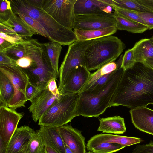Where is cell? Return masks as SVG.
I'll use <instances>...</instances> for the list:
<instances>
[{
    "instance_id": "44",
    "label": "cell",
    "mask_w": 153,
    "mask_h": 153,
    "mask_svg": "<svg viewBox=\"0 0 153 153\" xmlns=\"http://www.w3.org/2000/svg\"><path fill=\"white\" fill-rule=\"evenodd\" d=\"M0 32L14 36L20 37L12 29L1 23H0Z\"/></svg>"
},
{
    "instance_id": "31",
    "label": "cell",
    "mask_w": 153,
    "mask_h": 153,
    "mask_svg": "<svg viewBox=\"0 0 153 153\" xmlns=\"http://www.w3.org/2000/svg\"><path fill=\"white\" fill-rule=\"evenodd\" d=\"M45 148L42 139L35 131L28 143L25 153H45Z\"/></svg>"
},
{
    "instance_id": "32",
    "label": "cell",
    "mask_w": 153,
    "mask_h": 153,
    "mask_svg": "<svg viewBox=\"0 0 153 153\" xmlns=\"http://www.w3.org/2000/svg\"><path fill=\"white\" fill-rule=\"evenodd\" d=\"M22 40L12 44L4 52L10 57L16 60L25 56L24 49L22 43Z\"/></svg>"
},
{
    "instance_id": "18",
    "label": "cell",
    "mask_w": 153,
    "mask_h": 153,
    "mask_svg": "<svg viewBox=\"0 0 153 153\" xmlns=\"http://www.w3.org/2000/svg\"><path fill=\"white\" fill-rule=\"evenodd\" d=\"M45 146H51L59 153H66L65 144L60 134L59 127L40 126L36 131Z\"/></svg>"
},
{
    "instance_id": "27",
    "label": "cell",
    "mask_w": 153,
    "mask_h": 153,
    "mask_svg": "<svg viewBox=\"0 0 153 153\" xmlns=\"http://www.w3.org/2000/svg\"><path fill=\"white\" fill-rule=\"evenodd\" d=\"M123 57L122 55L116 62L107 64L97 69L95 72L91 73L87 82L80 92L87 90L96 81L103 76L120 68Z\"/></svg>"
},
{
    "instance_id": "38",
    "label": "cell",
    "mask_w": 153,
    "mask_h": 153,
    "mask_svg": "<svg viewBox=\"0 0 153 153\" xmlns=\"http://www.w3.org/2000/svg\"><path fill=\"white\" fill-rule=\"evenodd\" d=\"M131 153H153V142L145 144L137 145Z\"/></svg>"
},
{
    "instance_id": "6",
    "label": "cell",
    "mask_w": 153,
    "mask_h": 153,
    "mask_svg": "<svg viewBox=\"0 0 153 153\" xmlns=\"http://www.w3.org/2000/svg\"><path fill=\"white\" fill-rule=\"evenodd\" d=\"M0 71L8 77L14 89L13 98L8 107L15 110L19 107H25L27 101L25 96L26 88L30 81L27 74L16 63L0 64Z\"/></svg>"
},
{
    "instance_id": "48",
    "label": "cell",
    "mask_w": 153,
    "mask_h": 153,
    "mask_svg": "<svg viewBox=\"0 0 153 153\" xmlns=\"http://www.w3.org/2000/svg\"><path fill=\"white\" fill-rule=\"evenodd\" d=\"M0 140V153H6L7 146L1 139Z\"/></svg>"
},
{
    "instance_id": "7",
    "label": "cell",
    "mask_w": 153,
    "mask_h": 153,
    "mask_svg": "<svg viewBox=\"0 0 153 153\" xmlns=\"http://www.w3.org/2000/svg\"><path fill=\"white\" fill-rule=\"evenodd\" d=\"M94 39L76 41L68 46V48L59 70V82L58 88L59 91L64 86L71 71L79 65L86 66L84 53Z\"/></svg>"
},
{
    "instance_id": "26",
    "label": "cell",
    "mask_w": 153,
    "mask_h": 153,
    "mask_svg": "<svg viewBox=\"0 0 153 153\" xmlns=\"http://www.w3.org/2000/svg\"><path fill=\"white\" fill-rule=\"evenodd\" d=\"M53 72L57 78L59 75L58 64L62 47L59 43L51 41L43 44Z\"/></svg>"
},
{
    "instance_id": "4",
    "label": "cell",
    "mask_w": 153,
    "mask_h": 153,
    "mask_svg": "<svg viewBox=\"0 0 153 153\" xmlns=\"http://www.w3.org/2000/svg\"><path fill=\"white\" fill-rule=\"evenodd\" d=\"M125 48L123 41L112 35L94 39L84 53L87 68L89 71L97 70L114 62Z\"/></svg>"
},
{
    "instance_id": "47",
    "label": "cell",
    "mask_w": 153,
    "mask_h": 153,
    "mask_svg": "<svg viewBox=\"0 0 153 153\" xmlns=\"http://www.w3.org/2000/svg\"><path fill=\"white\" fill-rule=\"evenodd\" d=\"M45 153H59L56 150L52 147L45 146Z\"/></svg>"
},
{
    "instance_id": "25",
    "label": "cell",
    "mask_w": 153,
    "mask_h": 153,
    "mask_svg": "<svg viewBox=\"0 0 153 153\" xmlns=\"http://www.w3.org/2000/svg\"><path fill=\"white\" fill-rule=\"evenodd\" d=\"M14 94V89L11 82L6 75L0 71V106L8 107Z\"/></svg>"
},
{
    "instance_id": "36",
    "label": "cell",
    "mask_w": 153,
    "mask_h": 153,
    "mask_svg": "<svg viewBox=\"0 0 153 153\" xmlns=\"http://www.w3.org/2000/svg\"><path fill=\"white\" fill-rule=\"evenodd\" d=\"M46 88H42L29 81L26 87L25 93V96L27 100L30 101L35 98L41 91Z\"/></svg>"
},
{
    "instance_id": "11",
    "label": "cell",
    "mask_w": 153,
    "mask_h": 153,
    "mask_svg": "<svg viewBox=\"0 0 153 153\" xmlns=\"http://www.w3.org/2000/svg\"><path fill=\"white\" fill-rule=\"evenodd\" d=\"M91 73L86 66H77L69 73L60 94H79L88 80Z\"/></svg>"
},
{
    "instance_id": "39",
    "label": "cell",
    "mask_w": 153,
    "mask_h": 153,
    "mask_svg": "<svg viewBox=\"0 0 153 153\" xmlns=\"http://www.w3.org/2000/svg\"><path fill=\"white\" fill-rule=\"evenodd\" d=\"M0 17H3L8 15L12 9L10 1L0 0Z\"/></svg>"
},
{
    "instance_id": "2",
    "label": "cell",
    "mask_w": 153,
    "mask_h": 153,
    "mask_svg": "<svg viewBox=\"0 0 153 153\" xmlns=\"http://www.w3.org/2000/svg\"><path fill=\"white\" fill-rule=\"evenodd\" d=\"M10 1L14 13L25 15L36 20L45 30L51 41L69 46L77 40L72 30L60 25L41 7L32 5L27 0Z\"/></svg>"
},
{
    "instance_id": "40",
    "label": "cell",
    "mask_w": 153,
    "mask_h": 153,
    "mask_svg": "<svg viewBox=\"0 0 153 153\" xmlns=\"http://www.w3.org/2000/svg\"><path fill=\"white\" fill-rule=\"evenodd\" d=\"M33 62L32 59L28 56H24L19 59L16 60V64L23 69L29 68Z\"/></svg>"
},
{
    "instance_id": "5",
    "label": "cell",
    "mask_w": 153,
    "mask_h": 153,
    "mask_svg": "<svg viewBox=\"0 0 153 153\" xmlns=\"http://www.w3.org/2000/svg\"><path fill=\"white\" fill-rule=\"evenodd\" d=\"M79 98V94H61L59 98L40 117L38 125L59 127L67 124L74 117L78 116L77 107Z\"/></svg>"
},
{
    "instance_id": "33",
    "label": "cell",
    "mask_w": 153,
    "mask_h": 153,
    "mask_svg": "<svg viewBox=\"0 0 153 153\" xmlns=\"http://www.w3.org/2000/svg\"><path fill=\"white\" fill-rule=\"evenodd\" d=\"M115 71L106 74L97 79L88 89L85 91L91 94H95L98 92L105 85L112 76Z\"/></svg>"
},
{
    "instance_id": "49",
    "label": "cell",
    "mask_w": 153,
    "mask_h": 153,
    "mask_svg": "<svg viewBox=\"0 0 153 153\" xmlns=\"http://www.w3.org/2000/svg\"><path fill=\"white\" fill-rule=\"evenodd\" d=\"M144 62L153 68V58L148 59Z\"/></svg>"
},
{
    "instance_id": "46",
    "label": "cell",
    "mask_w": 153,
    "mask_h": 153,
    "mask_svg": "<svg viewBox=\"0 0 153 153\" xmlns=\"http://www.w3.org/2000/svg\"><path fill=\"white\" fill-rule=\"evenodd\" d=\"M12 44L0 37V51L4 52Z\"/></svg>"
},
{
    "instance_id": "24",
    "label": "cell",
    "mask_w": 153,
    "mask_h": 153,
    "mask_svg": "<svg viewBox=\"0 0 153 153\" xmlns=\"http://www.w3.org/2000/svg\"><path fill=\"white\" fill-rule=\"evenodd\" d=\"M113 16L116 22V27L117 30H126L132 33H142L148 29L145 25L123 17L115 12Z\"/></svg>"
},
{
    "instance_id": "35",
    "label": "cell",
    "mask_w": 153,
    "mask_h": 153,
    "mask_svg": "<svg viewBox=\"0 0 153 153\" xmlns=\"http://www.w3.org/2000/svg\"><path fill=\"white\" fill-rule=\"evenodd\" d=\"M136 63L133 50L129 49L126 51L123 56L121 68L125 71L133 67Z\"/></svg>"
},
{
    "instance_id": "19",
    "label": "cell",
    "mask_w": 153,
    "mask_h": 153,
    "mask_svg": "<svg viewBox=\"0 0 153 153\" xmlns=\"http://www.w3.org/2000/svg\"><path fill=\"white\" fill-rule=\"evenodd\" d=\"M142 140L138 137L101 133L94 136L87 143H113L126 147L139 143Z\"/></svg>"
},
{
    "instance_id": "51",
    "label": "cell",
    "mask_w": 153,
    "mask_h": 153,
    "mask_svg": "<svg viewBox=\"0 0 153 153\" xmlns=\"http://www.w3.org/2000/svg\"><path fill=\"white\" fill-rule=\"evenodd\" d=\"M87 153H97L93 151H89Z\"/></svg>"
},
{
    "instance_id": "21",
    "label": "cell",
    "mask_w": 153,
    "mask_h": 153,
    "mask_svg": "<svg viewBox=\"0 0 153 153\" xmlns=\"http://www.w3.org/2000/svg\"><path fill=\"white\" fill-rule=\"evenodd\" d=\"M0 23L10 27L23 38H31L33 35L25 23L12 10L8 16L0 19Z\"/></svg>"
},
{
    "instance_id": "16",
    "label": "cell",
    "mask_w": 153,
    "mask_h": 153,
    "mask_svg": "<svg viewBox=\"0 0 153 153\" xmlns=\"http://www.w3.org/2000/svg\"><path fill=\"white\" fill-rule=\"evenodd\" d=\"M111 6L101 0H76L74 5L76 16L90 14H112Z\"/></svg>"
},
{
    "instance_id": "30",
    "label": "cell",
    "mask_w": 153,
    "mask_h": 153,
    "mask_svg": "<svg viewBox=\"0 0 153 153\" xmlns=\"http://www.w3.org/2000/svg\"><path fill=\"white\" fill-rule=\"evenodd\" d=\"M120 8L140 12L150 11L142 6L136 0H112L111 6Z\"/></svg>"
},
{
    "instance_id": "29",
    "label": "cell",
    "mask_w": 153,
    "mask_h": 153,
    "mask_svg": "<svg viewBox=\"0 0 153 153\" xmlns=\"http://www.w3.org/2000/svg\"><path fill=\"white\" fill-rule=\"evenodd\" d=\"M25 23L26 25L33 33V35H40L49 40L50 38L44 28L36 20L25 15L14 13Z\"/></svg>"
},
{
    "instance_id": "42",
    "label": "cell",
    "mask_w": 153,
    "mask_h": 153,
    "mask_svg": "<svg viewBox=\"0 0 153 153\" xmlns=\"http://www.w3.org/2000/svg\"><path fill=\"white\" fill-rule=\"evenodd\" d=\"M15 60L8 56L5 52L0 51V64L8 65L16 63Z\"/></svg>"
},
{
    "instance_id": "14",
    "label": "cell",
    "mask_w": 153,
    "mask_h": 153,
    "mask_svg": "<svg viewBox=\"0 0 153 153\" xmlns=\"http://www.w3.org/2000/svg\"><path fill=\"white\" fill-rule=\"evenodd\" d=\"M35 132L27 125L17 128L9 141L6 153H25L28 143Z\"/></svg>"
},
{
    "instance_id": "22",
    "label": "cell",
    "mask_w": 153,
    "mask_h": 153,
    "mask_svg": "<svg viewBox=\"0 0 153 153\" xmlns=\"http://www.w3.org/2000/svg\"><path fill=\"white\" fill-rule=\"evenodd\" d=\"M132 49L136 62H143L148 59L153 58V36L140 40Z\"/></svg>"
},
{
    "instance_id": "17",
    "label": "cell",
    "mask_w": 153,
    "mask_h": 153,
    "mask_svg": "<svg viewBox=\"0 0 153 153\" xmlns=\"http://www.w3.org/2000/svg\"><path fill=\"white\" fill-rule=\"evenodd\" d=\"M22 43L24 49L25 56L30 57L32 63L50 64L43 44L39 42L37 39L31 38L24 39Z\"/></svg>"
},
{
    "instance_id": "3",
    "label": "cell",
    "mask_w": 153,
    "mask_h": 153,
    "mask_svg": "<svg viewBox=\"0 0 153 153\" xmlns=\"http://www.w3.org/2000/svg\"><path fill=\"white\" fill-rule=\"evenodd\" d=\"M123 71L121 67L115 70L107 83L97 93L91 94L84 91L79 94L78 116L97 117L102 114L109 107Z\"/></svg>"
},
{
    "instance_id": "37",
    "label": "cell",
    "mask_w": 153,
    "mask_h": 153,
    "mask_svg": "<svg viewBox=\"0 0 153 153\" xmlns=\"http://www.w3.org/2000/svg\"><path fill=\"white\" fill-rule=\"evenodd\" d=\"M137 13L144 22L148 29H153V11H145L137 12Z\"/></svg>"
},
{
    "instance_id": "1",
    "label": "cell",
    "mask_w": 153,
    "mask_h": 153,
    "mask_svg": "<svg viewBox=\"0 0 153 153\" xmlns=\"http://www.w3.org/2000/svg\"><path fill=\"white\" fill-rule=\"evenodd\" d=\"M153 105V68L145 62H136L123 73L109 107L131 109Z\"/></svg>"
},
{
    "instance_id": "28",
    "label": "cell",
    "mask_w": 153,
    "mask_h": 153,
    "mask_svg": "<svg viewBox=\"0 0 153 153\" xmlns=\"http://www.w3.org/2000/svg\"><path fill=\"white\" fill-rule=\"evenodd\" d=\"M125 147L119 144L113 143H87L86 146L88 150L97 153H113Z\"/></svg>"
},
{
    "instance_id": "45",
    "label": "cell",
    "mask_w": 153,
    "mask_h": 153,
    "mask_svg": "<svg viewBox=\"0 0 153 153\" xmlns=\"http://www.w3.org/2000/svg\"><path fill=\"white\" fill-rule=\"evenodd\" d=\"M142 6L153 11V0H136Z\"/></svg>"
},
{
    "instance_id": "20",
    "label": "cell",
    "mask_w": 153,
    "mask_h": 153,
    "mask_svg": "<svg viewBox=\"0 0 153 153\" xmlns=\"http://www.w3.org/2000/svg\"><path fill=\"white\" fill-rule=\"evenodd\" d=\"M99 120L100 124L97 131L116 134H123L126 131L124 119L120 116L102 118Z\"/></svg>"
},
{
    "instance_id": "15",
    "label": "cell",
    "mask_w": 153,
    "mask_h": 153,
    "mask_svg": "<svg viewBox=\"0 0 153 153\" xmlns=\"http://www.w3.org/2000/svg\"><path fill=\"white\" fill-rule=\"evenodd\" d=\"M129 112L137 129L153 135V109L144 107L131 109Z\"/></svg>"
},
{
    "instance_id": "10",
    "label": "cell",
    "mask_w": 153,
    "mask_h": 153,
    "mask_svg": "<svg viewBox=\"0 0 153 153\" xmlns=\"http://www.w3.org/2000/svg\"><path fill=\"white\" fill-rule=\"evenodd\" d=\"M116 27L115 18L112 14H90L77 16L73 29L82 30L102 29Z\"/></svg>"
},
{
    "instance_id": "34",
    "label": "cell",
    "mask_w": 153,
    "mask_h": 153,
    "mask_svg": "<svg viewBox=\"0 0 153 153\" xmlns=\"http://www.w3.org/2000/svg\"><path fill=\"white\" fill-rule=\"evenodd\" d=\"M112 8L113 9L115 10L114 12L118 15L126 19L137 22L145 25L144 22L138 15L137 12L123 9L114 7H112Z\"/></svg>"
},
{
    "instance_id": "50",
    "label": "cell",
    "mask_w": 153,
    "mask_h": 153,
    "mask_svg": "<svg viewBox=\"0 0 153 153\" xmlns=\"http://www.w3.org/2000/svg\"><path fill=\"white\" fill-rule=\"evenodd\" d=\"M65 153H73L70 150V149L69 148V147L65 144Z\"/></svg>"
},
{
    "instance_id": "43",
    "label": "cell",
    "mask_w": 153,
    "mask_h": 153,
    "mask_svg": "<svg viewBox=\"0 0 153 153\" xmlns=\"http://www.w3.org/2000/svg\"><path fill=\"white\" fill-rule=\"evenodd\" d=\"M0 37L12 44L16 43L24 39L21 37L13 36L2 32H0Z\"/></svg>"
},
{
    "instance_id": "41",
    "label": "cell",
    "mask_w": 153,
    "mask_h": 153,
    "mask_svg": "<svg viewBox=\"0 0 153 153\" xmlns=\"http://www.w3.org/2000/svg\"><path fill=\"white\" fill-rule=\"evenodd\" d=\"M56 80L55 78H53L50 80L48 83L47 88L53 95L59 97L61 94L57 88Z\"/></svg>"
},
{
    "instance_id": "13",
    "label": "cell",
    "mask_w": 153,
    "mask_h": 153,
    "mask_svg": "<svg viewBox=\"0 0 153 153\" xmlns=\"http://www.w3.org/2000/svg\"><path fill=\"white\" fill-rule=\"evenodd\" d=\"M60 97H57L52 94L48 90L47 87L41 91L30 101L31 104L28 109L30 112L32 114L33 120L35 122L39 120L53 103Z\"/></svg>"
},
{
    "instance_id": "8",
    "label": "cell",
    "mask_w": 153,
    "mask_h": 153,
    "mask_svg": "<svg viewBox=\"0 0 153 153\" xmlns=\"http://www.w3.org/2000/svg\"><path fill=\"white\" fill-rule=\"evenodd\" d=\"M76 0H41V7L58 23L68 29L74 28L76 16Z\"/></svg>"
},
{
    "instance_id": "23",
    "label": "cell",
    "mask_w": 153,
    "mask_h": 153,
    "mask_svg": "<svg viewBox=\"0 0 153 153\" xmlns=\"http://www.w3.org/2000/svg\"><path fill=\"white\" fill-rule=\"evenodd\" d=\"M77 39L80 41H87L110 36L115 33L117 30L116 27L111 26L105 28L92 30L74 29Z\"/></svg>"
},
{
    "instance_id": "12",
    "label": "cell",
    "mask_w": 153,
    "mask_h": 153,
    "mask_svg": "<svg viewBox=\"0 0 153 153\" xmlns=\"http://www.w3.org/2000/svg\"><path fill=\"white\" fill-rule=\"evenodd\" d=\"M58 127L64 144L73 153H87L85 138L81 131L73 128L71 124H66Z\"/></svg>"
},
{
    "instance_id": "9",
    "label": "cell",
    "mask_w": 153,
    "mask_h": 153,
    "mask_svg": "<svg viewBox=\"0 0 153 153\" xmlns=\"http://www.w3.org/2000/svg\"><path fill=\"white\" fill-rule=\"evenodd\" d=\"M23 116L22 114L17 112L15 109L0 106V139L7 146Z\"/></svg>"
}]
</instances>
